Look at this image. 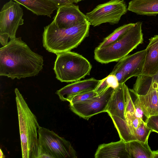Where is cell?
<instances>
[{
    "label": "cell",
    "instance_id": "7c38bea8",
    "mask_svg": "<svg viewBox=\"0 0 158 158\" xmlns=\"http://www.w3.org/2000/svg\"><path fill=\"white\" fill-rule=\"evenodd\" d=\"M100 80L90 78L69 84L57 90L56 93L60 99L69 102L75 96L80 93L94 90Z\"/></svg>",
    "mask_w": 158,
    "mask_h": 158
},
{
    "label": "cell",
    "instance_id": "3957f363",
    "mask_svg": "<svg viewBox=\"0 0 158 158\" xmlns=\"http://www.w3.org/2000/svg\"><path fill=\"white\" fill-rule=\"evenodd\" d=\"M142 23H135L119 39L101 49L95 48L94 58L101 64L117 62L127 56L140 44L143 43Z\"/></svg>",
    "mask_w": 158,
    "mask_h": 158
},
{
    "label": "cell",
    "instance_id": "2e32d148",
    "mask_svg": "<svg viewBox=\"0 0 158 158\" xmlns=\"http://www.w3.org/2000/svg\"><path fill=\"white\" fill-rule=\"evenodd\" d=\"M157 87V83L152 77L151 83L145 94L138 95L134 92L138 97L143 111L148 118L151 116L158 114Z\"/></svg>",
    "mask_w": 158,
    "mask_h": 158
},
{
    "label": "cell",
    "instance_id": "7402d4cb",
    "mask_svg": "<svg viewBox=\"0 0 158 158\" xmlns=\"http://www.w3.org/2000/svg\"><path fill=\"white\" fill-rule=\"evenodd\" d=\"M129 90L130 93L134 96V100L132 99L135 108V115L137 117L140 118L146 123L148 118L146 116L143 111L138 97L131 89H129Z\"/></svg>",
    "mask_w": 158,
    "mask_h": 158
},
{
    "label": "cell",
    "instance_id": "d6a6232c",
    "mask_svg": "<svg viewBox=\"0 0 158 158\" xmlns=\"http://www.w3.org/2000/svg\"><path fill=\"white\" fill-rule=\"evenodd\" d=\"M157 93H158V88H157Z\"/></svg>",
    "mask_w": 158,
    "mask_h": 158
},
{
    "label": "cell",
    "instance_id": "8992f818",
    "mask_svg": "<svg viewBox=\"0 0 158 158\" xmlns=\"http://www.w3.org/2000/svg\"><path fill=\"white\" fill-rule=\"evenodd\" d=\"M38 142L53 158H77V152L70 142L52 131L40 126Z\"/></svg>",
    "mask_w": 158,
    "mask_h": 158
},
{
    "label": "cell",
    "instance_id": "9a60e30c",
    "mask_svg": "<svg viewBox=\"0 0 158 158\" xmlns=\"http://www.w3.org/2000/svg\"><path fill=\"white\" fill-rule=\"evenodd\" d=\"M142 75L152 77L158 71V35L149 39Z\"/></svg>",
    "mask_w": 158,
    "mask_h": 158
},
{
    "label": "cell",
    "instance_id": "4fadbf2b",
    "mask_svg": "<svg viewBox=\"0 0 158 158\" xmlns=\"http://www.w3.org/2000/svg\"><path fill=\"white\" fill-rule=\"evenodd\" d=\"M128 87L125 83L119 84L114 89L109 102L106 112L110 117L125 119L126 92Z\"/></svg>",
    "mask_w": 158,
    "mask_h": 158
},
{
    "label": "cell",
    "instance_id": "6da1fadb",
    "mask_svg": "<svg viewBox=\"0 0 158 158\" xmlns=\"http://www.w3.org/2000/svg\"><path fill=\"white\" fill-rule=\"evenodd\" d=\"M43 62L21 37H15L0 49V75L12 79L34 76L42 69Z\"/></svg>",
    "mask_w": 158,
    "mask_h": 158
},
{
    "label": "cell",
    "instance_id": "cb8c5ba5",
    "mask_svg": "<svg viewBox=\"0 0 158 158\" xmlns=\"http://www.w3.org/2000/svg\"><path fill=\"white\" fill-rule=\"evenodd\" d=\"M31 158H53L39 143L37 146L32 153Z\"/></svg>",
    "mask_w": 158,
    "mask_h": 158
},
{
    "label": "cell",
    "instance_id": "603a6c76",
    "mask_svg": "<svg viewBox=\"0 0 158 158\" xmlns=\"http://www.w3.org/2000/svg\"><path fill=\"white\" fill-rule=\"evenodd\" d=\"M97 96L94 90L84 92L74 96L69 102V104H75L86 101Z\"/></svg>",
    "mask_w": 158,
    "mask_h": 158
},
{
    "label": "cell",
    "instance_id": "8fae6325",
    "mask_svg": "<svg viewBox=\"0 0 158 158\" xmlns=\"http://www.w3.org/2000/svg\"><path fill=\"white\" fill-rule=\"evenodd\" d=\"M53 21L59 28H68L88 21L86 15L73 3L59 7Z\"/></svg>",
    "mask_w": 158,
    "mask_h": 158
},
{
    "label": "cell",
    "instance_id": "44dd1931",
    "mask_svg": "<svg viewBox=\"0 0 158 158\" xmlns=\"http://www.w3.org/2000/svg\"><path fill=\"white\" fill-rule=\"evenodd\" d=\"M152 130L148 127L146 123L142 120L139 126L134 131V140H136L145 142L148 140Z\"/></svg>",
    "mask_w": 158,
    "mask_h": 158
},
{
    "label": "cell",
    "instance_id": "30bf717a",
    "mask_svg": "<svg viewBox=\"0 0 158 158\" xmlns=\"http://www.w3.org/2000/svg\"><path fill=\"white\" fill-rule=\"evenodd\" d=\"M20 5L10 0L4 4L0 12V34H7L10 39L16 37L19 26L24 23Z\"/></svg>",
    "mask_w": 158,
    "mask_h": 158
},
{
    "label": "cell",
    "instance_id": "484cf974",
    "mask_svg": "<svg viewBox=\"0 0 158 158\" xmlns=\"http://www.w3.org/2000/svg\"><path fill=\"white\" fill-rule=\"evenodd\" d=\"M110 87L109 83L106 77L104 79L100 80L94 91L98 95Z\"/></svg>",
    "mask_w": 158,
    "mask_h": 158
},
{
    "label": "cell",
    "instance_id": "9c48e42d",
    "mask_svg": "<svg viewBox=\"0 0 158 158\" xmlns=\"http://www.w3.org/2000/svg\"><path fill=\"white\" fill-rule=\"evenodd\" d=\"M114 89L110 87L96 96L86 101L69 104L70 109L79 117L87 120L95 115L106 112Z\"/></svg>",
    "mask_w": 158,
    "mask_h": 158
},
{
    "label": "cell",
    "instance_id": "ba28073f",
    "mask_svg": "<svg viewBox=\"0 0 158 158\" xmlns=\"http://www.w3.org/2000/svg\"><path fill=\"white\" fill-rule=\"evenodd\" d=\"M146 54L145 49L127 55L118 61L110 74L115 76L119 84L125 83L133 77L141 75Z\"/></svg>",
    "mask_w": 158,
    "mask_h": 158
},
{
    "label": "cell",
    "instance_id": "f546056e",
    "mask_svg": "<svg viewBox=\"0 0 158 158\" xmlns=\"http://www.w3.org/2000/svg\"><path fill=\"white\" fill-rule=\"evenodd\" d=\"M154 80L157 83V88H158V71L157 73L152 76Z\"/></svg>",
    "mask_w": 158,
    "mask_h": 158
},
{
    "label": "cell",
    "instance_id": "277c9868",
    "mask_svg": "<svg viewBox=\"0 0 158 158\" xmlns=\"http://www.w3.org/2000/svg\"><path fill=\"white\" fill-rule=\"evenodd\" d=\"M18 111L22 157L31 158L38 143L36 118L17 88L15 90Z\"/></svg>",
    "mask_w": 158,
    "mask_h": 158
},
{
    "label": "cell",
    "instance_id": "5b68a950",
    "mask_svg": "<svg viewBox=\"0 0 158 158\" xmlns=\"http://www.w3.org/2000/svg\"><path fill=\"white\" fill-rule=\"evenodd\" d=\"M56 55L53 69L61 82H75L89 75L92 65L81 55L70 51Z\"/></svg>",
    "mask_w": 158,
    "mask_h": 158
},
{
    "label": "cell",
    "instance_id": "83f0119b",
    "mask_svg": "<svg viewBox=\"0 0 158 158\" xmlns=\"http://www.w3.org/2000/svg\"><path fill=\"white\" fill-rule=\"evenodd\" d=\"M9 38V36L7 33L0 34V43L3 46H5L7 44L8 40Z\"/></svg>",
    "mask_w": 158,
    "mask_h": 158
},
{
    "label": "cell",
    "instance_id": "4dcf8cb0",
    "mask_svg": "<svg viewBox=\"0 0 158 158\" xmlns=\"http://www.w3.org/2000/svg\"><path fill=\"white\" fill-rule=\"evenodd\" d=\"M5 157V155L3 154V153L1 150L0 149V158H4Z\"/></svg>",
    "mask_w": 158,
    "mask_h": 158
},
{
    "label": "cell",
    "instance_id": "ac0fdd59",
    "mask_svg": "<svg viewBox=\"0 0 158 158\" xmlns=\"http://www.w3.org/2000/svg\"><path fill=\"white\" fill-rule=\"evenodd\" d=\"M127 10L139 15L156 16L158 14V0H132Z\"/></svg>",
    "mask_w": 158,
    "mask_h": 158
},
{
    "label": "cell",
    "instance_id": "5bb4252c",
    "mask_svg": "<svg viewBox=\"0 0 158 158\" xmlns=\"http://www.w3.org/2000/svg\"><path fill=\"white\" fill-rule=\"evenodd\" d=\"M95 158H131L126 148V142L123 139L99 145Z\"/></svg>",
    "mask_w": 158,
    "mask_h": 158
},
{
    "label": "cell",
    "instance_id": "ffe728a7",
    "mask_svg": "<svg viewBox=\"0 0 158 158\" xmlns=\"http://www.w3.org/2000/svg\"><path fill=\"white\" fill-rule=\"evenodd\" d=\"M135 23L124 24L115 29L114 31L106 37L102 42L96 48H103L115 42L121 38Z\"/></svg>",
    "mask_w": 158,
    "mask_h": 158
},
{
    "label": "cell",
    "instance_id": "4316f807",
    "mask_svg": "<svg viewBox=\"0 0 158 158\" xmlns=\"http://www.w3.org/2000/svg\"><path fill=\"white\" fill-rule=\"evenodd\" d=\"M56 3L59 7L66 5L73 4V2L71 0H51Z\"/></svg>",
    "mask_w": 158,
    "mask_h": 158
},
{
    "label": "cell",
    "instance_id": "1f68e13d",
    "mask_svg": "<svg viewBox=\"0 0 158 158\" xmlns=\"http://www.w3.org/2000/svg\"><path fill=\"white\" fill-rule=\"evenodd\" d=\"M71 0L73 3H77L78 2L84 0Z\"/></svg>",
    "mask_w": 158,
    "mask_h": 158
},
{
    "label": "cell",
    "instance_id": "7a4b0ae2",
    "mask_svg": "<svg viewBox=\"0 0 158 158\" xmlns=\"http://www.w3.org/2000/svg\"><path fill=\"white\" fill-rule=\"evenodd\" d=\"M90 26L88 21L68 28H61L53 21L44 27L43 46L48 51L56 54L70 51L88 36Z\"/></svg>",
    "mask_w": 158,
    "mask_h": 158
},
{
    "label": "cell",
    "instance_id": "d6986e66",
    "mask_svg": "<svg viewBox=\"0 0 158 158\" xmlns=\"http://www.w3.org/2000/svg\"><path fill=\"white\" fill-rule=\"evenodd\" d=\"M148 141L144 142L135 140L126 142L127 150L131 158H152V151Z\"/></svg>",
    "mask_w": 158,
    "mask_h": 158
},
{
    "label": "cell",
    "instance_id": "f1b7e54d",
    "mask_svg": "<svg viewBox=\"0 0 158 158\" xmlns=\"http://www.w3.org/2000/svg\"><path fill=\"white\" fill-rule=\"evenodd\" d=\"M152 158H158V150L152 151Z\"/></svg>",
    "mask_w": 158,
    "mask_h": 158
},
{
    "label": "cell",
    "instance_id": "e0dca14e",
    "mask_svg": "<svg viewBox=\"0 0 158 158\" xmlns=\"http://www.w3.org/2000/svg\"><path fill=\"white\" fill-rule=\"evenodd\" d=\"M21 5L37 15L50 18L59 7L51 0H12Z\"/></svg>",
    "mask_w": 158,
    "mask_h": 158
},
{
    "label": "cell",
    "instance_id": "d4e9b609",
    "mask_svg": "<svg viewBox=\"0 0 158 158\" xmlns=\"http://www.w3.org/2000/svg\"><path fill=\"white\" fill-rule=\"evenodd\" d=\"M147 126L152 131L158 133V114L149 117L146 123Z\"/></svg>",
    "mask_w": 158,
    "mask_h": 158
},
{
    "label": "cell",
    "instance_id": "52a82bcc",
    "mask_svg": "<svg viewBox=\"0 0 158 158\" xmlns=\"http://www.w3.org/2000/svg\"><path fill=\"white\" fill-rule=\"evenodd\" d=\"M127 10V5L123 0H110L98 5L85 15L90 25L94 27L105 23L114 25L118 23Z\"/></svg>",
    "mask_w": 158,
    "mask_h": 158
}]
</instances>
